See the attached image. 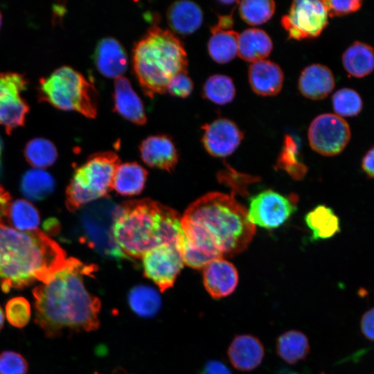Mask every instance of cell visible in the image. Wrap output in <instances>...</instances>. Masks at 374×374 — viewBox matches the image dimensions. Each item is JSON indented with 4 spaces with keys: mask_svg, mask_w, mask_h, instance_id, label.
<instances>
[{
    "mask_svg": "<svg viewBox=\"0 0 374 374\" xmlns=\"http://www.w3.org/2000/svg\"><path fill=\"white\" fill-rule=\"evenodd\" d=\"M181 224L184 262L197 269L213 260L241 253L256 232L247 210L233 196L219 192L206 194L192 203L181 217Z\"/></svg>",
    "mask_w": 374,
    "mask_h": 374,
    "instance_id": "1",
    "label": "cell"
},
{
    "mask_svg": "<svg viewBox=\"0 0 374 374\" xmlns=\"http://www.w3.org/2000/svg\"><path fill=\"white\" fill-rule=\"evenodd\" d=\"M96 266L74 258L33 290L35 320L50 338L64 330L90 332L100 324V299L87 289L84 276L93 277Z\"/></svg>",
    "mask_w": 374,
    "mask_h": 374,
    "instance_id": "2",
    "label": "cell"
},
{
    "mask_svg": "<svg viewBox=\"0 0 374 374\" xmlns=\"http://www.w3.org/2000/svg\"><path fill=\"white\" fill-rule=\"evenodd\" d=\"M67 258L62 247L40 230L22 231L0 223V286L3 292L44 283Z\"/></svg>",
    "mask_w": 374,
    "mask_h": 374,
    "instance_id": "3",
    "label": "cell"
},
{
    "mask_svg": "<svg viewBox=\"0 0 374 374\" xmlns=\"http://www.w3.org/2000/svg\"><path fill=\"white\" fill-rule=\"evenodd\" d=\"M115 240L128 258H142L160 244L181 250L184 233L181 217L172 208L149 199L128 201L119 206L114 224Z\"/></svg>",
    "mask_w": 374,
    "mask_h": 374,
    "instance_id": "4",
    "label": "cell"
},
{
    "mask_svg": "<svg viewBox=\"0 0 374 374\" xmlns=\"http://www.w3.org/2000/svg\"><path fill=\"white\" fill-rule=\"evenodd\" d=\"M132 64L144 93L153 98L165 93L175 75L187 73V53L175 33L154 26L134 45Z\"/></svg>",
    "mask_w": 374,
    "mask_h": 374,
    "instance_id": "5",
    "label": "cell"
},
{
    "mask_svg": "<svg viewBox=\"0 0 374 374\" xmlns=\"http://www.w3.org/2000/svg\"><path fill=\"white\" fill-rule=\"evenodd\" d=\"M39 101L60 110L75 111L89 118L98 113V93L94 85L69 66H62L39 80Z\"/></svg>",
    "mask_w": 374,
    "mask_h": 374,
    "instance_id": "6",
    "label": "cell"
},
{
    "mask_svg": "<svg viewBox=\"0 0 374 374\" xmlns=\"http://www.w3.org/2000/svg\"><path fill=\"white\" fill-rule=\"evenodd\" d=\"M120 165L112 151L96 153L75 171L66 191V206L74 212L87 204L103 198L112 188L113 179Z\"/></svg>",
    "mask_w": 374,
    "mask_h": 374,
    "instance_id": "7",
    "label": "cell"
},
{
    "mask_svg": "<svg viewBox=\"0 0 374 374\" xmlns=\"http://www.w3.org/2000/svg\"><path fill=\"white\" fill-rule=\"evenodd\" d=\"M118 209L119 205L103 197L85 206L80 215L84 241L100 255L115 260L128 258L116 243L113 232Z\"/></svg>",
    "mask_w": 374,
    "mask_h": 374,
    "instance_id": "8",
    "label": "cell"
},
{
    "mask_svg": "<svg viewBox=\"0 0 374 374\" xmlns=\"http://www.w3.org/2000/svg\"><path fill=\"white\" fill-rule=\"evenodd\" d=\"M328 24V12L324 1H294L281 24L290 39H303L318 37Z\"/></svg>",
    "mask_w": 374,
    "mask_h": 374,
    "instance_id": "9",
    "label": "cell"
},
{
    "mask_svg": "<svg viewBox=\"0 0 374 374\" xmlns=\"http://www.w3.org/2000/svg\"><path fill=\"white\" fill-rule=\"evenodd\" d=\"M28 81L24 74L0 72V125L8 134L24 125L30 107L21 96Z\"/></svg>",
    "mask_w": 374,
    "mask_h": 374,
    "instance_id": "10",
    "label": "cell"
},
{
    "mask_svg": "<svg viewBox=\"0 0 374 374\" xmlns=\"http://www.w3.org/2000/svg\"><path fill=\"white\" fill-rule=\"evenodd\" d=\"M310 147L327 157L341 153L351 137L350 128L346 120L335 114H323L310 123L308 131Z\"/></svg>",
    "mask_w": 374,
    "mask_h": 374,
    "instance_id": "11",
    "label": "cell"
},
{
    "mask_svg": "<svg viewBox=\"0 0 374 374\" xmlns=\"http://www.w3.org/2000/svg\"><path fill=\"white\" fill-rule=\"evenodd\" d=\"M294 195H284L272 190H263L250 199L247 211L250 222L265 229L282 225L296 209Z\"/></svg>",
    "mask_w": 374,
    "mask_h": 374,
    "instance_id": "12",
    "label": "cell"
},
{
    "mask_svg": "<svg viewBox=\"0 0 374 374\" xmlns=\"http://www.w3.org/2000/svg\"><path fill=\"white\" fill-rule=\"evenodd\" d=\"M142 265L145 276L163 292L173 286L184 260L179 247L163 244L148 251L142 256Z\"/></svg>",
    "mask_w": 374,
    "mask_h": 374,
    "instance_id": "13",
    "label": "cell"
},
{
    "mask_svg": "<svg viewBox=\"0 0 374 374\" xmlns=\"http://www.w3.org/2000/svg\"><path fill=\"white\" fill-rule=\"evenodd\" d=\"M202 141L206 150L212 156L225 157L231 154L240 145L243 134L238 125L228 118H218L202 127Z\"/></svg>",
    "mask_w": 374,
    "mask_h": 374,
    "instance_id": "14",
    "label": "cell"
},
{
    "mask_svg": "<svg viewBox=\"0 0 374 374\" xmlns=\"http://www.w3.org/2000/svg\"><path fill=\"white\" fill-rule=\"evenodd\" d=\"M238 278L235 266L224 258L213 260L204 268V285L213 299L224 298L232 294L238 285Z\"/></svg>",
    "mask_w": 374,
    "mask_h": 374,
    "instance_id": "15",
    "label": "cell"
},
{
    "mask_svg": "<svg viewBox=\"0 0 374 374\" xmlns=\"http://www.w3.org/2000/svg\"><path fill=\"white\" fill-rule=\"evenodd\" d=\"M139 150L142 160L150 167L170 172L177 163V148L168 135L149 136L143 140Z\"/></svg>",
    "mask_w": 374,
    "mask_h": 374,
    "instance_id": "16",
    "label": "cell"
},
{
    "mask_svg": "<svg viewBox=\"0 0 374 374\" xmlns=\"http://www.w3.org/2000/svg\"><path fill=\"white\" fill-rule=\"evenodd\" d=\"M94 62L101 74L116 79L121 77L127 69V54L117 39L105 37L100 40L96 46Z\"/></svg>",
    "mask_w": 374,
    "mask_h": 374,
    "instance_id": "17",
    "label": "cell"
},
{
    "mask_svg": "<svg viewBox=\"0 0 374 374\" xmlns=\"http://www.w3.org/2000/svg\"><path fill=\"white\" fill-rule=\"evenodd\" d=\"M249 82L258 95L273 96L281 90L284 75L280 67L267 60L251 63L249 69Z\"/></svg>",
    "mask_w": 374,
    "mask_h": 374,
    "instance_id": "18",
    "label": "cell"
},
{
    "mask_svg": "<svg viewBox=\"0 0 374 374\" xmlns=\"http://www.w3.org/2000/svg\"><path fill=\"white\" fill-rule=\"evenodd\" d=\"M114 110L126 120L136 125L146 123L143 104L129 80L123 76L114 80Z\"/></svg>",
    "mask_w": 374,
    "mask_h": 374,
    "instance_id": "19",
    "label": "cell"
},
{
    "mask_svg": "<svg viewBox=\"0 0 374 374\" xmlns=\"http://www.w3.org/2000/svg\"><path fill=\"white\" fill-rule=\"evenodd\" d=\"M335 80L331 70L321 64H313L303 69L299 79V90L305 98L322 100L335 88Z\"/></svg>",
    "mask_w": 374,
    "mask_h": 374,
    "instance_id": "20",
    "label": "cell"
},
{
    "mask_svg": "<svg viewBox=\"0 0 374 374\" xmlns=\"http://www.w3.org/2000/svg\"><path fill=\"white\" fill-rule=\"evenodd\" d=\"M228 357L234 368L249 371L258 366L264 357L261 342L250 335H240L234 337L228 349Z\"/></svg>",
    "mask_w": 374,
    "mask_h": 374,
    "instance_id": "21",
    "label": "cell"
},
{
    "mask_svg": "<svg viewBox=\"0 0 374 374\" xmlns=\"http://www.w3.org/2000/svg\"><path fill=\"white\" fill-rule=\"evenodd\" d=\"M167 20L175 32L188 35L201 26L203 12L200 7L191 1H177L168 8Z\"/></svg>",
    "mask_w": 374,
    "mask_h": 374,
    "instance_id": "22",
    "label": "cell"
},
{
    "mask_svg": "<svg viewBox=\"0 0 374 374\" xmlns=\"http://www.w3.org/2000/svg\"><path fill=\"white\" fill-rule=\"evenodd\" d=\"M272 48L270 37L261 29L249 28L239 34L238 55L244 61L253 63L265 60Z\"/></svg>",
    "mask_w": 374,
    "mask_h": 374,
    "instance_id": "23",
    "label": "cell"
},
{
    "mask_svg": "<svg viewBox=\"0 0 374 374\" xmlns=\"http://www.w3.org/2000/svg\"><path fill=\"white\" fill-rule=\"evenodd\" d=\"M341 61L350 75L365 77L374 71V48L366 43L354 42L344 52Z\"/></svg>",
    "mask_w": 374,
    "mask_h": 374,
    "instance_id": "24",
    "label": "cell"
},
{
    "mask_svg": "<svg viewBox=\"0 0 374 374\" xmlns=\"http://www.w3.org/2000/svg\"><path fill=\"white\" fill-rule=\"evenodd\" d=\"M147 170L136 162L120 164L114 173L112 188L122 195L139 194L143 189Z\"/></svg>",
    "mask_w": 374,
    "mask_h": 374,
    "instance_id": "25",
    "label": "cell"
},
{
    "mask_svg": "<svg viewBox=\"0 0 374 374\" xmlns=\"http://www.w3.org/2000/svg\"><path fill=\"white\" fill-rule=\"evenodd\" d=\"M305 223L312 232V240H325L332 238L340 231V222L334 211L326 206L319 205L305 216Z\"/></svg>",
    "mask_w": 374,
    "mask_h": 374,
    "instance_id": "26",
    "label": "cell"
},
{
    "mask_svg": "<svg viewBox=\"0 0 374 374\" xmlns=\"http://www.w3.org/2000/svg\"><path fill=\"white\" fill-rule=\"evenodd\" d=\"M55 186V180L51 175L39 168L27 170L20 182V189L24 196L34 202L49 196L53 192Z\"/></svg>",
    "mask_w": 374,
    "mask_h": 374,
    "instance_id": "27",
    "label": "cell"
},
{
    "mask_svg": "<svg viewBox=\"0 0 374 374\" xmlns=\"http://www.w3.org/2000/svg\"><path fill=\"white\" fill-rule=\"evenodd\" d=\"M212 35L208 42V51L216 62L225 64L238 55L239 34L233 30H211Z\"/></svg>",
    "mask_w": 374,
    "mask_h": 374,
    "instance_id": "28",
    "label": "cell"
},
{
    "mask_svg": "<svg viewBox=\"0 0 374 374\" xmlns=\"http://www.w3.org/2000/svg\"><path fill=\"white\" fill-rule=\"evenodd\" d=\"M307 337L300 331L289 330L277 339L276 351L286 362L294 364L304 359L309 352Z\"/></svg>",
    "mask_w": 374,
    "mask_h": 374,
    "instance_id": "29",
    "label": "cell"
},
{
    "mask_svg": "<svg viewBox=\"0 0 374 374\" xmlns=\"http://www.w3.org/2000/svg\"><path fill=\"white\" fill-rule=\"evenodd\" d=\"M127 299L132 310L143 317L154 316L161 306L159 294L155 289L148 285L134 287L130 291Z\"/></svg>",
    "mask_w": 374,
    "mask_h": 374,
    "instance_id": "30",
    "label": "cell"
},
{
    "mask_svg": "<svg viewBox=\"0 0 374 374\" xmlns=\"http://www.w3.org/2000/svg\"><path fill=\"white\" fill-rule=\"evenodd\" d=\"M24 154L30 165L41 169L51 166L55 162L57 150L50 140L38 137L26 144Z\"/></svg>",
    "mask_w": 374,
    "mask_h": 374,
    "instance_id": "31",
    "label": "cell"
},
{
    "mask_svg": "<svg viewBox=\"0 0 374 374\" xmlns=\"http://www.w3.org/2000/svg\"><path fill=\"white\" fill-rule=\"evenodd\" d=\"M7 219L19 231L37 230L40 216L37 209L28 201L17 199L10 204Z\"/></svg>",
    "mask_w": 374,
    "mask_h": 374,
    "instance_id": "32",
    "label": "cell"
},
{
    "mask_svg": "<svg viewBox=\"0 0 374 374\" xmlns=\"http://www.w3.org/2000/svg\"><path fill=\"white\" fill-rule=\"evenodd\" d=\"M202 94L206 99L219 105L231 102L235 95V88L232 79L225 75L215 74L205 82Z\"/></svg>",
    "mask_w": 374,
    "mask_h": 374,
    "instance_id": "33",
    "label": "cell"
},
{
    "mask_svg": "<svg viewBox=\"0 0 374 374\" xmlns=\"http://www.w3.org/2000/svg\"><path fill=\"white\" fill-rule=\"evenodd\" d=\"M275 7L274 1L271 0H244L240 2L239 12L247 24L257 26L271 19Z\"/></svg>",
    "mask_w": 374,
    "mask_h": 374,
    "instance_id": "34",
    "label": "cell"
},
{
    "mask_svg": "<svg viewBox=\"0 0 374 374\" xmlns=\"http://www.w3.org/2000/svg\"><path fill=\"white\" fill-rule=\"evenodd\" d=\"M332 103L335 114L342 118L357 116L363 107L360 95L350 88L337 91L332 97Z\"/></svg>",
    "mask_w": 374,
    "mask_h": 374,
    "instance_id": "35",
    "label": "cell"
},
{
    "mask_svg": "<svg viewBox=\"0 0 374 374\" xmlns=\"http://www.w3.org/2000/svg\"><path fill=\"white\" fill-rule=\"evenodd\" d=\"M277 166L285 170L294 179H300L305 174L306 167L299 161L296 144L290 136L285 138Z\"/></svg>",
    "mask_w": 374,
    "mask_h": 374,
    "instance_id": "36",
    "label": "cell"
},
{
    "mask_svg": "<svg viewBox=\"0 0 374 374\" xmlns=\"http://www.w3.org/2000/svg\"><path fill=\"white\" fill-rule=\"evenodd\" d=\"M6 317L12 326L21 328L25 327L31 317V308L29 302L22 296L10 299L5 308Z\"/></svg>",
    "mask_w": 374,
    "mask_h": 374,
    "instance_id": "37",
    "label": "cell"
},
{
    "mask_svg": "<svg viewBox=\"0 0 374 374\" xmlns=\"http://www.w3.org/2000/svg\"><path fill=\"white\" fill-rule=\"evenodd\" d=\"M28 363L19 353L5 350L0 353V374H26Z\"/></svg>",
    "mask_w": 374,
    "mask_h": 374,
    "instance_id": "38",
    "label": "cell"
},
{
    "mask_svg": "<svg viewBox=\"0 0 374 374\" xmlns=\"http://www.w3.org/2000/svg\"><path fill=\"white\" fill-rule=\"evenodd\" d=\"M328 16L340 17L357 12L362 6L361 0H325Z\"/></svg>",
    "mask_w": 374,
    "mask_h": 374,
    "instance_id": "39",
    "label": "cell"
},
{
    "mask_svg": "<svg viewBox=\"0 0 374 374\" xmlns=\"http://www.w3.org/2000/svg\"><path fill=\"white\" fill-rule=\"evenodd\" d=\"M193 89V82L187 73H179L169 82L166 91L172 96L180 98L188 96Z\"/></svg>",
    "mask_w": 374,
    "mask_h": 374,
    "instance_id": "40",
    "label": "cell"
},
{
    "mask_svg": "<svg viewBox=\"0 0 374 374\" xmlns=\"http://www.w3.org/2000/svg\"><path fill=\"white\" fill-rule=\"evenodd\" d=\"M360 329L367 339L374 341V307L362 315L360 320Z\"/></svg>",
    "mask_w": 374,
    "mask_h": 374,
    "instance_id": "41",
    "label": "cell"
},
{
    "mask_svg": "<svg viewBox=\"0 0 374 374\" xmlns=\"http://www.w3.org/2000/svg\"><path fill=\"white\" fill-rule=\"evenodd\" d=\"M200 374H231V372L222 362L211 360L206 362Z\"/></svg>",
    "mask_w": 374,
    "mask_h": 374,
    "instance_id": "42",
    "label": "cell"
},
{
    "mask_svg": "<svg viewBox=\"0 0 374 374\" xmlns=\"http://www.w3.org/2000/svg\"><path fill=\"white\" fill-rule=\"evenodd\" d=\"M361 167L367 177L374 179V145L365 153Z\"/></svg>",
    "mask_w": 374,
    "mask_h": 374,
    "instance_id": "43",
    "label": "cell"
},
{
    "mask_svg": "<svg viewBox=\"0 0 374 374\" xmlns=\"http://www.w3.org/2000/svg\"><path fill=\"white\" fill-rule=\"evenodd\" d=\"M10 200V194L0 184V223L7 218Z\"/></svg>",
    "mask_w": 374,
    "mask_h": 374,
    "instance_id": "44",
    "label": "cell"
},
{
    "mask_svg": "<svg viewBox=\"0 0 374 374\" xmlns=\"http://www.w3.org/2000/svg\"><path fill=\"white\" fill-rule=\"evenodd\" d=\"M233 24L231 15L220 16L217 23L211 28V30H230Z\"/></svg>",
    "mask_w": 374,
    "mask_h": 374,
    "instance_id": "45",
    "label": "cell"
},
{
    "mask_svg": "<svg viewBox=\"0 0 374 374\" xmlns=\"http://www.w3.org/2000/svg\"><path fill=\"white\" fill-rule=\"evenodd\" d=\"M44 229L48 233L53 234L58 231L60 227L55 219H48L44 223Z\"/></svg>",
    "mask_w": 374,
    "mask_h": 374,
    "instance_id": "46",
    "label": "cell"
},
{
    "mask_svg": "<svg viewBox=\"0 0 374 374\" xmlns=\"http://www.w3.org/2000/svg\"><path fill=\"white\" fill-rule=\"evenodd\" d=\"M4 319H5L4 313H3L2 308L0 305V331L2 329L4 324Z\"/></svg>",
    "mask_w": 374,
    "mask_h": 374,
    "instance_id": "47",
    "label": "cell"
},
{
    "mask_svg": "<svg viewBox=\"0 0 374 374\" xmlns=\"http://www.w3.org/2000/svg\"><path fill=\"white\" fill-rule=\"evenodd\" d=\"M2 148H3V143H2L1 139L0 137V163H1V157Z\"/></svg>",
    "mask_w": 374,
    "mask_h": 374,
    "instance_id": "48",
    "label": "cell"
},
{
    "mask_svg": "<svg viewBox=\"0 0 374 374\" xmlns=\"http://www.w3.org/2000/svg\"><path fill=\"white\" fill-rule=\"evenodd\" d=\"M1 24H2V15H1V13L0 12V28H1Z\"/></svg>",
    "mask_w": 374,
    "mask_h": 374,
    "instance_id": "49",
    "label": "cell"
},
{
    "mask_svg": "<svg viewBox=\"0 0 374 374\" xmlns=\"http://www.w3.org/2000/svg\"><path fill=\"white\" fill-rule=\"evenodd\" d=\"M93 374H98V373H94Z\"/></svg>",
    "mask_w": 374,
    "mask_h": 374,
    "instance_id": "50",
    "label": "cell"
}]
</instances>
